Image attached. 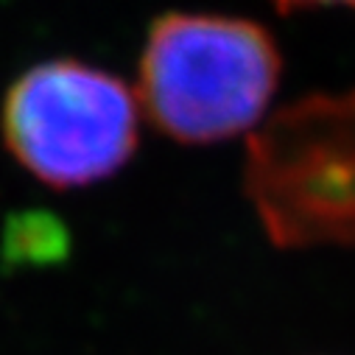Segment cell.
Segmentation results:
<instances>
[{"label": "cell", "mask_w": 355, "mask_h": 355, "mask_svg": "<svg viewBox=\"0 0 355 355\" xmlns=\"http://www.w3.org/2000/svg\"><path fill=\"white\" fill-rule=\"evenodd\" d=\"M280 9H302V6H347L355 9V0H275Z\"/></svg>", "instance_id": "cell-4"}, {"label": "cell", "mask_w": 355, "mask_h": 355, "mask_svg": "<svg viewBox=\"0 0 355 355\" xmlns=\"http://www.w3.org/2000/svg\"><path fill=\"white\" fill-rule=\"evenodd\" d=\"M3 140L37 180L81 188L123 168L137 146V101L107 70L73 59L26 70L3 101Z\"/></svg>", "instance_id": "cell-3"}, {"label": "cell", "mask_w": 355, "mask_h": 355, "mask_svg": "<svg viewBox=\"0 0 355 355\" xmlns=\"http://www.w3.org/2000/svg\"><path fill=\"white\" fill-rule=\"evenodd\" d=\"M246 193L277 246H355V90L266 121L249 140Z\"/></svg>", "instance_id": "cell-2"}, {"label": "cell", "mask_w": 355, "mask_h": 355, "mask_svg": "<svg viewBox=\"0 0 355 355\" xmlns=\"http://www.w3.org/2000/svg\"><path fill=\"white\" fill-rule=\"evenodd\" d=\"M280 78V53L257 23L173 12L151 23L140 53V101L180 143L252 129Z\"/></svg>", "instance_id": "cell-1"}]
</instances>
